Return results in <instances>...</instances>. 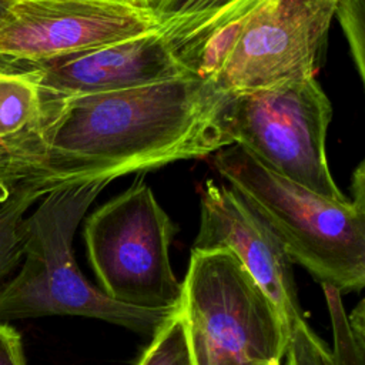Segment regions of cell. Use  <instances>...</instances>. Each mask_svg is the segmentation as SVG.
I'll use <instances>...</instances> for the list:
<instances>
[{
  "label": "cell",
  "mask_w": 365,
  "mask_h": 365,
  "mask_svg": "<svg viewBox=\"0 0 365 365\" xmlns=\"http://www.w3.org/2000/svg\"><path fill=\"white\" fill-rule=\"evenodd\" d=\"M335 17L346 37L358 76L365 81V0H338Z\"/></svg>",
  "instance_id": "cell-16"
},
{
  "label": "cell",
  "mask_w": 365,
  "mask_h": 365,
  "mask_svg": "<svg viewBox=\"0 0 365 365\" xmlns=\"http://www.w3.org/2000/svg\"><path fill=\"white\" fill-rule=\"evenodd\" d=\"M192 250L230 251L277 305L288 332L304 319L292 261L268 225L230 185L205 181Z\"/></svg>",
  "instance_id": "cell-9"
},
{
  "label": "cell",
  "mask_w": 365,
  "mask_h": 365,
  "mask_svg": "<svg viewBox=\"0 0 365 365\" xmlns=\"http://www.w3.org/2000/svg\"><path fill=\"white\" fill-rule=\"evenodd\" d=\"M0 365H26L21 336L10 324H0Z\"/></svg>",
  "instance_id": "cell-18"
},
{
  "label": "cell",
  "mask_w": 365,
  "mask_h": 365,
  "mask_svg": "<svg viewBox=\"0 0 365 365\" xmlns=\"http://www.w3.org/2000/svg\"><path fill=\"white\" fill-rule=\"evenodd\" d=\"M38 86L61 98L163 83L188 74L160 30L40 61H26Z\"/></svg>",
  "instance_id": "cell-10"
},
{
  "label": "cell",
  "mask_w": 365,
  "mask_h": 365,
  "mask_svg": "<svg viewBox=\"0 0 365 365\" xmlns=\"http://www.w3.org/2000/svg\"><path fill=\"white\" fill-rule=\"evenodd\" d=\"M285 365H329V351L312 332L305 319L297 322L288 335Z\"/></svg>",
  "instance_id": "cell-17"
},
{
  "label": "cell",
  "mask_w": 365,
  "mask_h": 365,
  "mask_svg": "<svg viewBox=\"0 0 365 365\" xmlns=\"http://www.w3.org/2000/svg\"><path fill=\"white\" fill-rule=\"evenodd\" d=\"M230 94L195 76L104 94L46 91L44 177L56 187L204 158L228 145Z\"/></svg>",
  "instance_id": "cell-1"
},
{
  "label": "cell",
  "mask_w": 365,
  "mask_h": 365,
  "mask_svg": "<svg viewBox=\"0 0 365 365\" xmlns=\"http://www.w3.org/2000/svg\"><path fill=\"white\" fill-rule=\"evenodd\" d=\"M21 181H14V180H9L0 175V205L13 194V191L16 190V187L20 184Z\"/></svg>",
  "instance_id": "cell-20"
},
{
  "label": "cell",
  "mask_w": 365,
  "mask_h": 365,
  "mask_svg": "<svg viewBox=\"0 0 365 365\" xmlns=\"http://www.w3.org/2000/svg\"><path fill=\"white\" fill-rule=\"evenodd\" d=\"M161 0H143V4H144V7L145 9H148V10H151L157 3H160Z\"/></svg>",
  "instance_id": "cell-23"
},
{
  "label": "cell",
  "mask_w": 365,
  "mask_h": 365,
  "mask_svg": "<svg viewBox=\"0 0 365 365\" xmlns=\"http://www.w3.org/2000/svg\"><path fill=\"white\" fill-rule=\"evenodd\" d=\"M228 185L321 285L342 292L365 285V200L327 198L262 165L238 144L211 154Z\"/></svg>",
  "instance_id": "cell-2"
},
{
  "label": "cell",
  "mask_w": 365,
  "mask_h": 365,
  "mask_svg": "<svg viewBox=\"0 0 365 365\" xmlns=\"http://www.w3.org/2000/svg\"><path fill=\"white\" fill-rule=\"evenodd\" d=\"M44 128L46 91L26 61L0 57V144L31 177L47 180Z\"/></svg>",
  "instance_id": "cell-11"
},
{
  "label": "cell",
  "mask_w": 365,
  "mask_h": 365,
  "mask_svg": "<svg viewBox=\"0 0 365 365\" xmlns=\"http://www.w3.org/2000/svg\"><path fill=\"white\" fill-rule=\"evenodd\" d=\"M153 13L108 0H16L0 24V57L40 61L157 31Z\"/></svg>",
  "instance_id": "cell-8"
},
{
  "label": "cell",
  "mask_w": 365,
  "mask_h": 365,
  "mask_svg": "<svg viewBox=\"0 0 365 365\" xmlns=\"http://www.w3.org/2000/svg\"><path fill=\"white\" fill-rule=\"evenodd\" d=\"M322 291L331 318L334 349L329 352V365H364L365 354V314L361 299L351 315L345 312L342 294L322 284Z\"/></svg>",
  "instance_id": "cell-14"
},
{
  "label": "cell",
  "mask_w": 365,
  "mask_h": 365,
  "mask_svg": "<svg viewBox=\"0 0 365 365\" xmlns=\"http://www.w3.org/2000/svg\"><path fill=\"white\" fill-rule=\"evenodd\" d=\"M175 227L144 181L91 212L83 230L97 288L111 301L147 311H174L181 282L171 261Z\"/></svg>",
  "instance_id": "cell-5"
},
{
  "label": "cell",
  "mask_w": 365,
  "mask_h": 365,
  "mask_svg": "<svg viewBox=\"0 0 365 365\" xmlns=\"http://www.w3.org/2000/svg\"><path fill=\"white\" fill-rule=\"evenodd\" d=\"M133 365H194L180 308L153 332Z\"/></svg>",
  "instance_id": "cell-15"
},
{
  "label": "cell",
  "mask_w": 365,
  "mask_h": 365,
  "mask_svg": "<svg viewBox=\"0 0 365 365\" xmlns=\"http://www.w3.org/2000/svg\"><path fill=\"white\" fill-rule=\"evenodd\" d=\"M338 0H264L212 80L227 94L314 77Z\"/></svg>",
  "instance_id": "cell-7"
},
{
  "label": "cell",
  "mask_w": 365,
  "mask_h": 365,
  "mask_svg": "<svg viewBox=\"0 0 365 365\" xmlns=\"http://www.w3.org/2000/svg\"><path fill=\"white\" fill-rule=\"evenodd\" d=\"M16 0H0V24L6 20L11 6L14 4Z\"/></svg>",
  "instance_id": "cell-21"
},
{
  "label": "cell",
  "mask_w": 365,
  "mask_h": 365,
  "mask_svg": "<svg viewBox=\"0 0 365 365\" xmlns=\"http://www.w3.org/2000/svg\"><path fill=\"white\" fill-rule=\"evenodd\" d=\"M0 175L14 181H23L27 178H40V177H31L27 171H24V168L4 150L1 144H0Z\"/></svg>",
  "instance_id": "cell-19"
},
{
  "label": "cell",
  "mask_w": 365,
  "mask_h": 365,
  "mask_svg": "<svg viewBox=\"0 0 365 365\" xmlns=\"http://www.w3.org/2000/svg\"><path fill=\"white\" fill-rule=\"evenodd\" d=\"M332 104L314 77L230 94L221 117L228 145L238 144L268 170L327 198L345 200L325 151Z\"/></svg>",
  "instance_id": "cell-6"
},
{
  "label": "cell",
  "mask_w": 365,
  "mask_h": 365,
  "mask_svg": "<svg viewBox=\"0 0 365 365\" xmlns=\"http://www.w3.org/2000/svg\"><path fill=\"white\" fill-rule=\"evenodd\" d=\"M264 0H161L150 11L178 63L221 29L242 31L250 11ZM181 64V63H180Z\"/></svg>",
  "instance_id": "cell-12"
},
{
  "label": "cell",
  "mask_w": 365,
  "mask_h": 365,
  "mask_svg": "<svg viewBox=\"0 0 365 365\" xmlns=\"http://www.w3.org/2000/svg\"><path fill=\"white\" fill-rule=\"evenodd\" d=\"M56 187L44 178L23 180L0 205V284L20 264L26 212Z\"/></svg>",
  "instance_id": "cell-13"
},
{
  "label": "cell",
  "mask_w": 365,
  "mask_h": 365,
  "mask_svg": "<svg viewBox=\"0 0 365 365\" xmlns=\"http://www.w3.org/2000/svg\"><path fill=\"white\" fill-rule=\"evenodd\" d=\"M272 365H279V364H272Z\"/></svg>",
  "instance_id": "cell-24"
},
{
  "label": "cell",
  "mask_w": 365,
  "mask_h": 365,
  "mask_svg": "<svg viewBox=\"0 0 365 365\" xmlns=\"http://www.w3.org/2000/svg\"><path fill=\"white\" fill-rule=\"evenodd\" d=\"M108 182L98 180L58 187L26 217L20 269L0 288V324L78 315L153 334L175 311H147L114 302L81 274L73 238Z\"/></svg>",
  "instance_id": "cell-3"
},
{
  "label": "cell",
  "mask_w": 365,
  "mask_h": 365,
  "mask_svg": "<svg viewBox=\"0 0 365 365\" xmlns=\"http://www.w3.org/2000/svg\"><path fill=\"white\" fill-rule=\"evenodd\" d=\"M108 1H117V3H125V4H134V6L144 7L143 0H108Z\"/></svg>",
  "instance_id": "cell-22"
},
{
  "label": "cell",
  "mask_w": 365,
  "mask_h": 365,
  "mask_svg": "<svg viewBox=\"0 0 365 365\" xmlns=\"http://www.w3.org/2000/svg\"><path fill=\"white\" fill-rule=\"evenodd\" d=\"M180 311L194 365L281 364L288 327L227 250H191Z\"/></svg>",
  "instance_id": "cell-4"
}]
</instances>
